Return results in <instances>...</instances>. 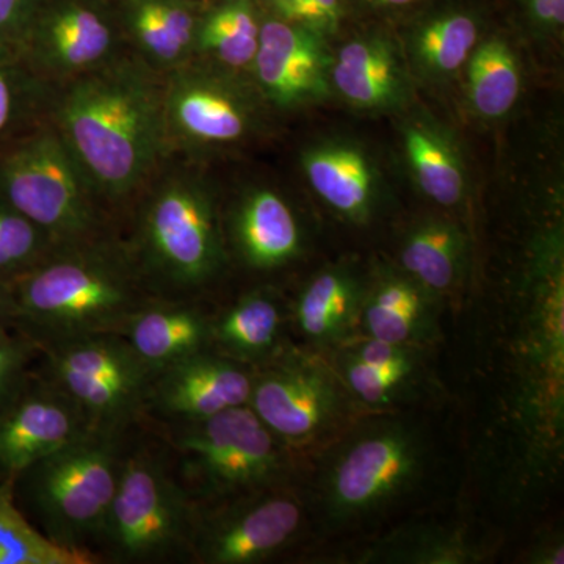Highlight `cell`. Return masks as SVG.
<instances>
[{
    "label": "cell",
    "instance_id": "cell-1",
    "mask_svg": "<svg viewBox=\"0 0 564 564\" xmlns=\"http://www.w3.org/2000/svg\"><path fill=\"white\" fill-rule=\"evenodd\" d=\"M143 62L118 61L66 82L55 131L101 198H126L170 147L163 85Z\"/></svg>",
    "mask_w": 564,
    "mask_h": 564
},
{
    "label": "cell",
    "instance_id": "cell-2",
    "mask_svg": "<svg viewBox=\"0 0 564 564\" xmlns=\"http://www.w3.org/2000/svg\"><path fill=\"white\" fill-rule=\"evenodd\" d=\"M13 322L41 348L121 333L151 302L132 256L109 243L63 248L9 284Z\"/></svg>",
    "mask_w": 564,
    "mask_h": 564
},
{
    "label": "cell",
    "instance_id": "cell-3",
    "mask_svg": "<svg viewBox=\"0 0 564 564\" xmlns=\"http://www.w3.org/2000/svg\"><path fill=\"white\" fill-rule=\"evenodd\" d=\"M430 447L421 425L391 413L364 415L322 451L315 496L332 529L364 524L421 484Z\"/></svg>",
    "mask_w": 564,
    "mask_h": 564
},
{
    "label": "cell",
    "instance_id": "cell-4",
    "mask_svg": "<svg viewBox=\"0 0 564 564\" xmlns=\"http://www.w3.org/2000/svg\"><path fill=\"white\" fill-rule=\"evenodd\" d=\"M122 433L91 429L14 477V492L54 543L91 552L120 480Z\"/></svg>",
    "mask_w": 564,
    "mask_h": 564
},
{
    "label": "cell",
    "instance_id": "cell-5",
    "mask_svg": "<svg viewBox=\"0 0 564 564\" xmlns=\"http://www.w3.org/2000/svg\"><path fill=\"white\" fill-rule=\"evenodd\" d=\"M251 369L248 404L292 455L322 452L373 413L352 397L328 351L282 344Z\"/></svg>",
    "mask_w": 564,
    "mask_h": 564
},
{
    "label": "cell",
    "instance_id": "cell-6",
    "mask_svg": "<svg viewBox=\"0 0 564 564\" xmlns=\"http://www.w3.org/2000/svg\"><path fill=\"white\" fill-rule=\"evenodd\" d=\"M132 258L144 281L174 291L214 281L225 267L226 248L209 187L188 173L155 184L140 207Z\"/></svg>",
    "mask_w": 564,
    "mask_h": 564
},
{
    "label": "cell",
    "instance_id": "cell-7",
    "mask_svg": "<svg viewBox=\"0 0 564 564\" xmlns=\"http://www.w3.org/2000/svg\"><path fill=\"white\" fill-rule=\"evenodd\" d=\"M98 196L51 122L0 150V198L43 229L57 250L101 240Z\"/></svg>",
    "mask_w": 564,
    "mask_h": 564
},
{
    "label": "cell",
    "instance_id": "cell-8",
    "mask_svg": "<svg viewBox=\"0 0 564 564\" xmlns=\"http://www.w3.org/2000/svg\"><path fill=\"white\" fill-rule=\"evenodd\" d=\"M181 481L198 505L289 484L292 454L250 404L182 421L174 434Z\"/></svg>",
    "mask_w": 564,
    "mask_h": 564
},
{
    "label": "cell",
    "instance_id": "cell-9",
    "mask_svg": "<svg viewBox=\"0 0 564 564\" xmlns=\"http://www.w3.org/2000/svg\"><path fill=\"white\" fill-rule=\"evenodd\" d=\"M198 503L161 456L126 452L106 524L96 543L118 563L192 556Z\"/></svg>",
    "mask_w": 564,
    "mask_h": 564
},
{
    "label": "cell",
    "instance_id": "cell-10",
    "mask_svg": "<svg viewBox=\"0 0 564 564\" xmlns=\"http://www.w3.org/2000/svg\"><path fill=\"white\" fill-rule=\"evenodd\" d=\"M44 372L95 429L120 430L150 408L155 373L120 333L93 334L41 348Z\"/></svg>",
    "mask_w": 564,
    "mask_h": 564
},
{
    "label": "cell",
    "instance_id": "cell-11",
    "mask_svg": "<svg viewBox=\"0 0 564 564\" xmlns=\"http://www.w3.org/2000/svg\"><path fill=\"white\" fill-rule=\"evenodd\" d=\"M306 507L291 485L198 505L192 558L204 564H258L292 547Z\"/></svg>",
    "mask_w": 564,
    "mask_h": 564
},
{
    "label": "cell",
    "instance_id": "cell-12",
    "mask_svg": "<svg viewBox=\"0 0 564 564\" xmlns=\"http://www.w3.org/2000/svg\"><path fill=\"white\" fill-rule=\"evenodd\" d=\"M163 115L170 144L210 150L240 143L256 129L251 96L231 73L207 62H188L163 84Z\"/></svg>",
    "mask_w": 564,
    "mask_h": 564
},
{
    "label": "cell",
    "instance_id": "cell-13",
    "mask_svg": "<svg viewBox=\"0 0 564 564\" xmlns=\"http://www.w3.org/2000/svg\"><path fill=\"white\" fill-rule=\"evenodd\" d=\"M120 39L95 0H44L18 57L51 85L69 82L120 58Z\"/></svg>",
    "mask_w": 564,
    "mask_h": 564
},
{
    "label": "cell",
    "instance_id": "cell-14",
    "mask_svg": "<svg viewBox=\"0 0 564 564\" xmlns=\"http://www.w3.org/2000/svg\"><path fill=\"white\" fill-rule=\"evenodd\" d=\"M95 426L84 411L43 375H32L0 414V478L17 477Z\"/></svg>",
    "mask_w": 564,
    "mask_h": 564
},
{
    "label": "cell",
    "instance_id": "cell-15",
    "mask_svg": "<svg viewBox=\"0 0 564 564\" xmlns=\"http://www.w3.org/2000/svg\"><path fill=\"white\" fill-rule=\"evenodd\" d=\"M325 39L276 18L262 21L251 70L267 101L278 109H296L329 95L334 57Z\"/></svg>",
    "mask_w": 564,
    "mask_h": 564
},
{
    "label": "cell",
    "instance_id": "cell-16",
    "mask_svg": "<svg viewBox=\"0 0 564 564\" xmlns=\"http://www.w3.org/2000/svg\"><path fill=\"white\" fill-rule=\"evenodd\" d=\"M328 355L352 397L373 413H391L413 403L433 384L425 348L359 333Z\"/></svg>",
    "mask_w": 564,
    "mask_h": 564
},
{
    "label": "cell",
    "instance_id": "cell-17",
    "mask_svg": "<svg viewBox=\"0 0 564 564\" xmlns=\"http://www.w3.org/2000/svg\"><path fill=\"white\" fill-rule=\"evenodd\" d=\"M252 369L207 348L155 375L150 408L196 421L250 403Z\"/></svg>",
    "mask_w": 564,
    "mask_h": 564
},
{
    "label": "cell",
    "instance_id": "cell-18",
    "mask_svg": "<svg viewBox=\"0 0 564 564\" xmlns=\"http://www.w3.org/2000/svg\"><path fill=\"white\" fill-rule=\"evenodd\" d=\"M441 299L403 270L380 269L367 284L359 333L426 348L441 339Z\"/></svg>",
    "mask_w": 564,
    "mask_h": 564
},
{
    "label": "cell",
    "instance_id": "cell-19",
    "mask_svg": "<svg viewBox=\"0 0 564 564\" xmlns=\"http://www.w3.org/2000/svg\"><path fill=\"white\" fill-rule=\"evenodd\" d=\"M369 280L351 265L315 273L300 292L293 321L310 347L333 351L359 334Z\"/></svg>",
    "mask_w": 564,
    "mask_h": 564
},
{
    "label": "cell",
    "instance_id": "cell-20",
    "mask_svg": "<svg viewBox=\"0 0 564 564\" xmlns=\"http://www.w3.org/2000/svg\"><path fill=\"white\" fill-rule=\"evenodd\" d=\"M231 236L240 259L250 269H281L302 252V228L295 212L272 188L245 193L232 214Z\"/></svg>",
    "mask_w": 564,
    "mask_h": 564
},
{
    "label": "cell",
    "instance_id": "cell-21",
    "mask_svg": "<svg viewBox=\"0 0 564 564\" xmlns=\"http://www.w3.org/2000/svg\"><path fill=\"white\" fill-rule=\"evenodd\" d=\"M313 191L352 223H367L378 207V177L369 155L352 143L328 141L302 154Z\"/></svg>",
    "mask_w": 564,
    "mask_h": 564
},
{
    "label": "cell",
    "instance_id": "cell-22",
    "mask_svg": "<svg viewBox=\"0 0 564 564\" xmlns=\"http://www.w3.org/2000/svg\"><path fill=\"white\" fill-rule=\"evenodd\" d=\"M332 85L345 101L364 110H395L408 98L402 62L383 36L344 44L333 61Z\"/></svg>",
    "mask_w": 564,
    "mask_h": 564
},
{
    "label": "cell",
    "instance_id": "cell-23",
    "mask_svg": "<svg viewBox=\"0 0 564 564\" xmlns=\"http://www.w3.org/2000/svg\"><path fill=\"white\" fill-rule=\"evenodd\" d=\"M120 334L158 375L212 347V318L193 304L148 302Z\"/></svg>",
    "mask_w": 564,
    "mask_h": 564
},
{
    "label": "cell",
    "instance_id": "cell-24",
    "mask_svg": "<svg viewBox=\"0 0 564 564\" xmlns=\"http://www.w3.org/2000/svg\"><path fill=\"white\" fill-rule=\"evenodd\" d=\"M198 20L191 0H122V28L140 62L155 73L193 61Z\"/></svg>",
    "mask_w": 564,
    "mask_h": 564
},
{
    "label": "cell",
    "instance_id": "cell-25",
    "mask_svg": "<svg viewBox=\"0 0 564 564\" xmlns=\"http://www.w3.org/2000/svg\"><path fill=\"white\" fill-rule=\"evenodd\" d=\"M284 322V307L272 292L245 293L212 318V348L245 366H258L281 347Z\"/></svg>",
    "mask_w": 564,
    "mask_h": 564
},
{
    "label": "cell",
    "instance_id": "cell-26",
    "mask_svg": "<svg viewBox=\"0 0 564 564\" xmlns=\"http://www.w3.org/2000/svg\"><path fill=\"white\" fill-rule=\"evenodd\" d=\"M469 240L455 221L426 218L415 223L400 247L403 272L437 296L448 295L464 280Z\"/></svg>",
    "mask_w": 564,
    "mask_h": 564
},
{
    "label": "cell",
    "instance_id": "cell-27",
    "mask_svg": "<svg viewBox=\"0 0 564 564\" xmlns=\"http://www.w3.org/2000/svg\"><path fill=\"white\" fill-rule=\"evenodd\" d=\"M486 545L463 527L403 525L378 538L356 556L358 563L475 564L485 562Z\"/></svg>",
    "mask_w": 564,
    "mask_h": 564
},
{
    "label": "cell",
    "instance_id": "cell-28",
    "mask_svg": "<svg viewBox=\"0 0 564 564\" xmlns=\"http://www.w3.org/2000/svg\"><path fill=\"white\" fill-rule=\"evenodd\" d=\"M408 165L419 188L434 203L455 207L466 196V173L454 140L432 122L410 120L402 128Z\"/></svg>",
    "mask_w": 564,
    "mask_h": 564
},
{
    "label": "cell",
    "instance_id": "cell-29",
    "mask_svg": "<svg viewBox=\"0 0 564 564\" xmlns=\"http://www.w3.org/2000/svg\"><path fill=\"white\" fill-rule=\"evenodd\" d=\"M261 24L252 0H223L199 17L193 58L236 73L251 69L261 39Z\"/></svg>",
    "mask_w": 564,
    "mask_h": 564
},
{
    "label": "cell",
    "instance_id": "cell-30",
    "mask_svg": "<svg viewBox=\"0 0 564 564\" xmlns=\"http://www.w3.org/2000/svg\"><path fill=\"white\" fill-rule=\"evenodd\" d=\"M467 65V98L478 117L497 120L511 111L521 95L518 58L503 40L475 46Z\"/></svg>",
    "mask_w": 564,
    "mask_h": 564
},
{
    "label": "cell",
    "instance_id": "cell-31",
    "mask_svg": "<svg viewBox=\"0 0 564 564\" xmlns=\"http://www.w3.org/2000/svg\"><path fill=\"white\" fill-rule=\"evenodd\" d=\"M98 555L54 543L17 503L14 478H0V564H90Z\"/></svg>",
    "mask_w": 564,
    "mask_h": 564
},
{
    "label": "cell",
    "instance_id": "cell-32",
    "mask_svg": "<svg viewBox=\"0 0 564 564\" xmlns=\"http://www.w3.org/2000/svg\"><path fill=\"white\" fill-rule=\"evenodd\" d=\"M478 24L463 11L440 14L423 22L411 39V55L430 79H445L462 69L477 46Z\"/></svg>",
    "mask_w": 564,
    "mask_h": 564
},
{
    "label": "cell",
    "instance_id": "cell-33",
    "mask_svg": "<svg viewBox=\"0 0 564 564\" xmlns=\"http://www.w3.org/2000/svg\"><path fill=\"white\" fill-rule=\"evenodd\" d=\"M50 91L18 55L0 58V150L41 124Z\"/></svg>",
    "mask_w": 564,
    "mask_h": 564
},
{
    "label": "cell",
    "instance_id": "cell-34",
    "mask_svg": "<svg viewBox=\"0 0 564 564\" xmlns=\"http://www.w3.org/2000/svg\"><path fill=\"white\" fill-rule=\"evenodd\" d=\"M57 251L35 223L0 198V282L10 284Z\"/></svg>",
    "mask_w": 564,
    "mask_h": 564
},
{
    "label": "cell",
    "instance_id": "cell-35",
    "mask_svg": "<svg viewBox=\"0 0 564 564\" xmlns=\"http://www.w3.org/2000/svg\"><path fill=\"white\" fill-rule=\"evenodd\" d=\"M39 352L25 334L14 326L0 325V414L31 380V366Z\"/></svg>",
    "mask_w": 564,
    "mask_h": 564
},
{
    "label": "cell",
    "instance_id": "cell-36",
    "mask_svg": "<svg viewBox=\"0 0 564 564\" xmlns=\"http://www.w3.org/2000/svg\"><path fill=\"white\" fill-rule=\"evenodd\" d=\"M263 3L276 20L302 25L323 36L339 31L344 18L343 0H263Z\"/></svg>",
    "mask_w": 564,
    "mask_h": 564
},
{
    "label": "cell",
    "instance_id": "cell-37",
    "mask_svg": "<svg viewBox=\"0 0 564 564\" xmlns=\"http://www.w3.org/2000/svg\"><path fill=\"white\" fill-rule=\"evenodd\" d=\"M44 0H0V58L18 55Z\"/></svg>",
    "mask_w": 564,
    "mask_h": 564
},
{
    "label": "cell",
    "instance_id": "cell-38",
    "mask_svg": "<svg viewBox=\"0 0 564 564\" xmlns=\"http://www.w3.org/2000/svg\"><path fill=\"white\" fill-rule=\"evenodd\" d=\"M527 558H529V563L533 564H563L564 544L562 536L545 534L544 538L532 544Z\"/></svg>",
    "mask_w": 564,
    "mask_h": 564
},
{
    "label": "cell",
    "instance_id": "cell-39",
    "mask_svg": "<svg viewBox=\"0 0 564 564\" xmlns=\"http://www.w3.org/2000/svg\"><path fill=\"white\" fill-rule=\"evenodd\" d=\"M530 13L544 28H562L564 0H529Z\"/></svg>",
    "mask_w": 564,
    "mask_h": 564
},
{
    "label": "cell",
    "instance_id": "cell-40",
    "mask_svg": "<svg viewBox=\"0 0 564 564\" xmlns=\"http://www.w3.org/2000/svg\"><path fill=\"white\" fill-rule=\"evenodd\" d=\"M11 322H13V304H11L10 288L6 282H0V325H11Z\"/></svg>",
    "mask_w": 564,
    "mask_h": 564
},
{
    "label": "cell",
    "instance_id": "cell-41",
    "mask_svg": "<svg viewBox=\"0 0 564 564\" xmlns=\"http://www.w3.org/2000/svg\"><path fill=\"white\" fill-rule=\"evenodd\" d=\"M378 7H404L415 2V0H367Z\"/></svg>",
    "mask_w": 564,
    "mask_h": 564
}]
</instances>
